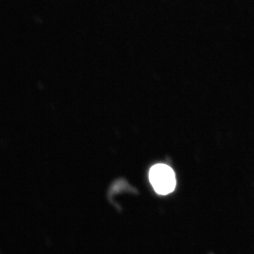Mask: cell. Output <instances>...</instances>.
<instances>
[{
  "mask_svg": "<svg viewBox=\"0 0 254 254\" xmlns=\"http://www.w3.org/2000/svg\"><path fill=\"white\" fill-rule=\"evenodd\" d=\"M149 180L155 192L158 194L168 195L174 191L176 187L175 172L165 164H156L150 168Z\"/></svg>",
  "mask_w": 254,
  "mask_h": 254,
  "instance_id": "obj_1",
  "label": "cell"
}]
</instances>
